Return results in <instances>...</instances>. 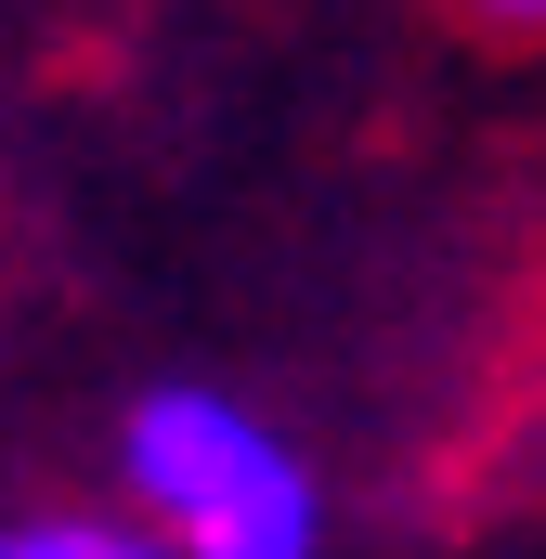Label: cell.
Masks as SVG:
<instances>
[{"mask_svg":"<svg viewBox=\"0 0 546 559\" xmlns=\"http://www.w3.org/2000/svg\"><path fill=\"white\" fill-rule=\"evenodd\" d=\"M118 508L169 559H325V468L222 378H143L118 404Z\"/></svg>","mask_w":546,"mask_h":559,"instance_id":"6da1fadb","label":"cell"},{"mask_svg":"<svg viewBox=\"0 0 546 559\" xmlns=\"http://www.w3.org/2000/svg\"><path fill=\"white\" fill-rule=\"evenodd\" d=\"M0 559H169L131 508H13L0 521Z\"/></svg>","mask_w":546,"mask_h":559,"instance_id":"7a4b0ae2","label":"cell"},{"mask_svg":"<svg viewBox=\"0 0 546 559\" xmlns=\"http://www.w3.org/2000/svg\"><path fill=\"white\" fill-rule=\"evenodd\" d=\"M468 26H495V39H546V0H455Z\"/></svg>","mask_w":546,"mask_h":559,"instance_id":"3957f363","label":"cell"}]
</instances>
